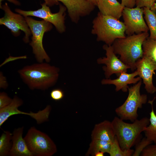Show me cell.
Here are the masks:
<instances>
[{"label": "cell", "instance_id": "cell-4", "mask_svg": "<svg viewBox=\"0 0 156 156\" xmlns=\"http://www.w3.org/2000/svg\"><path fill=\"white\" fill-rule=\"evenodd\" d=\"M92 34L97 36V40L112 45L117 39L123 38L125 35V27L122 22L112 16L99 12L92 22Z\"/></svg>", "mask_w": 156, "mask_h": 156}, {"label": "cell", "instance_id": "cell-10", "mask_svg": "<svg viewBox=\"0 0 156 156\" xmlns=\"http://www.w3.org/2000/svg\"><path fill=\"white\" fill-rule=\"evenodd\" d=\"M23 103L22 100L15 95L11 103L8 106L0 108V127L10 116L14 115L22 114L27 115L34 119L38 124H40L48 120L51 109L50 105H47L42 110L36 113L30 112L29 113L23 112L18 109V107Z\"/></svg>", "mask_w": 156, "mask_h": 156}, {"label": "cell", "instance_id": "cell-1", "mask_svg": "<svg viewBox=\"0 0 156 156\" xmlns=\"http://www.w3.org/2000/svg\"><path fill=\"white\" fill-rule=\"evenodd\" d=\"M59 72L58 68L43 62L25 66L18 71L23 81L30 89L43 90L55 85Z\"/></svg>", "mask_w": 156, "mask_h": 156}, {"label": "cell", "instance_id": "cell-30", "mask_svg": "<svg viewBox=\"0 0 156 156\" xmlns=\"http://www.w3.org/2000/svg\"><path fill=\"white\" fill-rule=\"evenodd\" d=\"M26 55H24L18 57H13L10 56L6 58L5 61L1 64L0 67L2 66L7 63L19 59H26L27 58Z\"/></svg>", "mask_w": 156, "mask_h": 156}, {"label": "cell", "instance_id": "cell-24", "mask_svg": "<svg viewBox=\"0 0 156 156\" xmlns=\"http://www.w3.org/2000/svg\"><path fill=\"white\" fill-rule=\"evenodd\" d=\"M142 47L143 55L151 57L156 62V40L148 37L144 42Z\"/></svg>", "mask_w": 156, "mask_h": 156}, {"label": "cell", "instance_id": "cell-34", "mask_svg": "<svg viewBox=\"0 0 156 156\" xmlns=\"http://www.w3.org/2000/svg\"><path fill=\"white\" fill-rule=\"evenodd\" d=\"M95 6H97L99 0H87Z\"/></svg>", "mask_w": 156, "mask_h": 156}, {"label": "cell", "instance_id": "cell-6", "mask_svg": "<svg viewBox=\"0 0 156 156\" xmlns=\"http://www.w3.org/2000/svg\"><path fill=\"white\" fill-rule=\"evenodd\" d=\"M25 17L31 31L32 36L30 45L36 60L38 63L44 61L49 62L50 58L44 48L43 39L44 33L52 29V24L44 20H35L29 16Z\"/></svg>", "mask_w": 156, "mask_h": 156}, {"label": "cell", "instance_id": "cell-14", "mask_svg": "<svg viewBox=\"0 0 156 156\" xmlns=\"http://www.w3.org/2000/svg\"><path fill=\"white\" fill-rule=\"evenodd\" d=\"M135 67L147 93L152 94L155 92L156 87L153 84V79L156 70V62L151 57L143 55L136 62Z\"/></svg>", "mask_w": 156, "mask_h": 156}, {"label": "cell", "instance_id": "cell-11", "mask_svg": "<svg viewBox=\"0 0 156 156\" xmlns=\"http://www.w3.org/2000/svg\"><path fill=\"white\" fill-rule=\"evenodd\" d=\"M143 12L142 8L124 7L122 16L127 36L148 32L149 29L143 17Z\"/></svg>", "mask_w": 156, "mask_h": 156}, {"label": "cell", "instance_id": "cell-13", "mask_svg": "<svg viewBox=\"0 0 156 156\" xmlns=\"http://www.w3.org/2000/svg\"><path fill=\"white\" fill-rule=\"evenodd\" d=\"M103 49L106 52L105 57H100L97 60L98 64H103V69L104 71L106 78L108 79L113 74L118 77L122 72H127L130 67L124 64L116 56L112 45L104 44Z\"/></svg>", "mask_w": 156, "mask_h": 156}, {"label": "cell", "instance_id": "cell-29", "mask_svg": "<svg viewBox=\"0 0 156 156\" xmlns=\"http://www.w3.org/2000/svg\"><path fill=\"white\" fill-rule=\"evenodd\" d=\"M156 0H135L136 7L140 8L146 7L151 9Z\"/></svg>", "mask_w": 156, "mask_h": 156}, {"label": "cell", "instance_id": "cell-7", "mask_svg": "<svg viewBox=\"0 0 156 156\" xmlns=\"http://www.w3.org/2000/svg\"><path fill=\"white\" fill-rule=\"evenodd\" d=\"M28 148L35 156H51L57 152L56 145L46 134L31 127L24 138Z\"/></svg>", "mask_w": 156, "mask_h": 156}, {"label": "cell", "instance_id": "cell-23", "mask_svg": "<svg viewBox=\"0 0 156 156\" xmlns=\"http://www.w3.org/2000/svg\"><path fill=\"white\" fill-rule=\"evenodd\" d=\"M134 150L130 149L123 150L120 147L116 137L112 143L109 154L110 156H132Z\"/></svg>", "mask_w": 156, "mask_h": 156}, {"label": "cell", "instance_id": "cell-5", "mask_svg": "<svg viewBox=\"0 0 156 156\" xmlns=\"http://www.w3.org/2000/svg\"><path fill=\"white\" fill-rule=\"evenodd\" d=\"M142 80L128 88L127 97L121 106L116 108L115 112L118 116L123 120H129L133 122L137 119L138 109H141L142 105L147 101L146 94H141L140 89Z\"/></svg>", "mask_w": 156, "mask_h": 156}, {"label": "cell", "instance_id": "cell-18", "mask_svg": "<svg viewBox=\"0 0 156 156\" xmlns=\"http://www.w3.org/2000/svg\"><path fill=\"white\" fill-rule=\"evenodd\" d=\"M97 6L102 14L118 20L122 16L125 7L117 0H99Z\"/></svg>", "mask_w": 156, "mask_h": 156}, {"label": "cell", "instance_id": "cell-33", "mask_svg": "<svg viewBox=\"0 0 156 156\" xmlns=\"http://www.w3.org/2000/svg\"><path fill=\"white\" fill-rule=\"evenodd\" d=\"M3 0H0V8H1L2 6V2ZM9 1L10 2H11L15 5H21L20 3L17 0H6Z\"/></svg>", "mask_w": 156, "mask_h": 156}, {"label": "cell", "instance_id": "cell-8", "mask_svg": "<svg viewBox=\"0 0 156 156\" xmlns=\"http://www.w3.org/2000/svg\"><path fill=\"white\" fill-rule=\"evenodd\" d=\"M41 8L35 10L25 11L16 9V12L24 17L33 16L41 18L53 25L57 31L62 33L65 31V12L66 8L62 5H60L59 11L55 13H52L48 6L45 2L41 4Z\"/></svg>", "mask_w": 156, "mask_h": 156}, {"label": "cell", "instance_id": "cell-19", "mask_svg": "<svg viewBox=\"0 0 156 156\" xmlns=\"http://www.w3.org/2000/svg\"><path fill=\"white\" fill-rule=\"evenodd\" d=\"M156 98L154 97L152 101L149 100L148 103L150 104L151 106V110L149 113L150 123L144 128L143 132L145 137L147 139L156 144V114L154 111L153 103Z\"/></svg>", "mask_w": 156, "mask_h": 156}, {"label": "cell", "instance_id": "cell-22", "mask_svg": "<svg viewBox=\"0 0 156 156\" xmlns=\"http://www.w3.org/2000/svg\"><path fill=\"white\" fill-rule=\"evenodd\" d=\"M12 134L4 131L0 137V156H9L12 145Z\"/></svg>", "mask_w": 156, "mask_h": 156}, {"label": "cell", "instance_id": "cell-28", "mask_svg": "<svg viewBox=\"0 0 156 156\" xmlns=\"http://www.w3.org/2000/svg\"><path fill=\"white\" fill-rule=\"evenodd\" d=\"M50 96L52 99L55 101H59L62 99L64 96V92L59 88L52 90L50 93Z\"/></svg>", "mask_w": 156, "mask_h": 156}, {"label": "cell", "instance_id": "cell-32", "mask_svg": "<svg viewBox=\"0 0 156 156\" xmlns=\"http://www.w3.org/2000/svg\"><path fill=\"white\" fill-rule=\"evenodd\" d=\"M121 4L124 7L133 8L135 5V0H121Z\"/></svg>", "mask_w": 156, "mask_h": 156}, {"label": "cell", "instance_id": "cell-31", "mask_svg": "<svg viewBox=\"0 0 156 156\" xmlns=\"http://www.w3.org/2000/svg\"><path fill=\"white\" fill-rule=\"evenodd\" d=\"M8 86V83L6 77L1 72H0V88L6 89Z\"/></svg>", "mask_w": 156, "mask_h": 156}, {"label": "cell", "instance_id": "cell-27", "mask_svg": "<svg viewBox=\"0 0 156 156\" xmlns=\"http://www.w3.org/2000/svg\"><path fill=\"white\" fill-rule=\"evenodd\" d=\"M140 155L142 156H156V144H149L142 151Z\"/></svg>", "mask_w": 156, "mask_h": 156}, {"label": "cell", "instance_id": "cell-17", "mask_svg": "<svg viewBox=\"0 0 156 156\" xmlns=\"http://www.w3.org/2000/svg\"><path fill=\"white\" fill-rule=\"evenodd\" d=\"M115 136L112 122L107 120L96 124L91 134L92 140H99L111 143L113 141Z\"/></svg>", "mask_w": 156, "mask_h": 156}, {"label": "cell", "instance_id": "cell-16", "mask_svg": "<svg viewBox=\"0 0 156 156\" xmlns=\"http://www.w3.org/2000/svg\"><path fill=\"white\" fill-rule=\"evenodd\" d=\"M24 127L15 129L12 133V145L9 156H33L23 137Z\"/></svg>", "mask_w": 156, "mask_h": 156}, {"label": "cell", "instance_id": "cell-12", "mask_svg": "<svg viewBox=\"0 0 156 156\" xmlns=\"http://www.w3.org/2000/svg\"><path fill=\"white\" fill-rule=\"evenodd\" d=\"M49 6L61 2L66 8L68 15L73 22H78L80 17L89 14L95 6L87 0H44Z\"/></svg>", "mask_w": 156, "mask_h": 156}, {"label": "cell", "instance_id": "cell-26", "mask_svg": "<svg viewBox=\"0 0 156 156\" xmlns=\"http://www.w3.org/2000/svg\"><path fill=\"white\" fill-rule=\"evenodd\" d=\"M13 99L9 96L5 92L0 93V108L4 107L10 104L12 102Z\"/></svg>", "mask_w": 156, "mask_h": 156}, {"label": "cell", "instance_id": "cell-20", "mask_svg": "<svg viewBox=\"0 0 156 156\" xmlns=\"http://www.w3.org/2000/svg\"><path fill=\"white\" fill-rule=\"evenodd\" d=\"M112 143L97 139L92 140L85 156H94L96 153L99 151L109 154Z\"/></svg>", "mask_w": 156, "mask_h": 156}, {"label": "cell", "instance_id": "cell-2", "mask_svg": "<svg viewBox=\"0 0 156 156\" xmlns=\"http://www.w3.org/2000/svg\"><path fill=\"white\" fill-rule=\"evenodd\" d=\"M149 36L148 32L127 36L116 39L112 45L115 54L120 56V59L132 71L136 69L137 61L143 56L142 44Z\"/></svg>", "mask_w": 156, "mask_h": 156}, {"label": "cell", "instance_id": "cell-15", "mask_svg": "<svg viewBox=\"0 0 156 156\" xmlns=\"http://www.w3.org/2000/svg\"><path fill=\"white\" fill-rule=\"evenodd\" d=\"M138 75L137 70L131 73L124 72L121 73L117 78L114 79H103L101 83L103 85H114L116 86L115 90L116 92L121 90L123 92H126L128 91L129 84H135L142 80L139 76L135 77Z\"/></svg>", "mask_w": 156, "mask_h": 156}, {"label": "cell", "instance_id": "cell-35", "mask_svg": "<svg viewBox=\"0 0 156 156\" xmlns=\"http://www.w3.org/2000/svg\"><path fill=\"white\" fill-rule=\"evenodd\" d=\"M150 9L154 12L156 14V2L154 3Z\"/></svg>", "mask_w": 156, "mask_h": 156}, {"label": "cell", "instance_id": "cell-36", "mask_svg": "<svg viewBox=\"0 0 156 156\" xmlns=\"http://www.w3.org/2000/svg\"><path fill=\"white\" fill-rule=\"evenodd\" d=\"M104 153L103 152L99 151L95 154L94 156H104Z\"/></svg>", "mask_w": 156, "mask_h": 156}, {"label": "cell", "instance_id": "cell-9", "mask_svg": "<svg viewBox=\"0 0 156 156\" xmlns=\"http://www.w3.org/2000/svg\"><path fill=\"white\" fill-rule=\"evenodd\" d=\"M1 8L4 11L5 14L0 19V24L7 27L15 36H18L21 31H23L25 34L24 41L26 43L29 42L31 33L25 17L13 12L6 2L2 5Z\"/></svg>", "mask_w": 156, "mask_h": 156}, {"label": "cell", "instance_id": "cell-3", "mask_svg": "<svg viewBox=\"0 0 156 156\" xmlns=\"http://www.w3.org/2000/svg\"><path fill=\"white\" fill-rule=\"evenodd\" d=\"M112 122L120 147L123 150H127L140 141L141 133L149 125L150 120L149 118L144 117L129 123L115 117Z\"/></svg>", "mask_w": 156, "mask_h": 156}, {"label": "cell", "instance_id": "cell-25", "mask_svg": "<svg viewBox=\"0 0 156 156\" xmlns=\"http://www.w3.org/2000/svg\"><path fill=\"white\" fill-rule=\"evenodd\" d=\"M153 142L148 140L145 137L142 139L136 145L135 150L132 155L133 156H139L143 150L148 145Z\"/></svg>", "mask_w": 156, "mask_h": 156}, {"label": "cell", "instance_id": "cell-21", "mask_svg": "<svg viewBox=\"0 0 156 156\" xmlns=\"http://www.w3.org/2000/svg\"><path fill=\"white\" fill-rule=\"evenodd\" d=\"M143 8L144 18L150 31L149 38L156 40V14L149 8Z\"/></svg>", "mask_w": 156, "mask_h": 156}]
</instances>
